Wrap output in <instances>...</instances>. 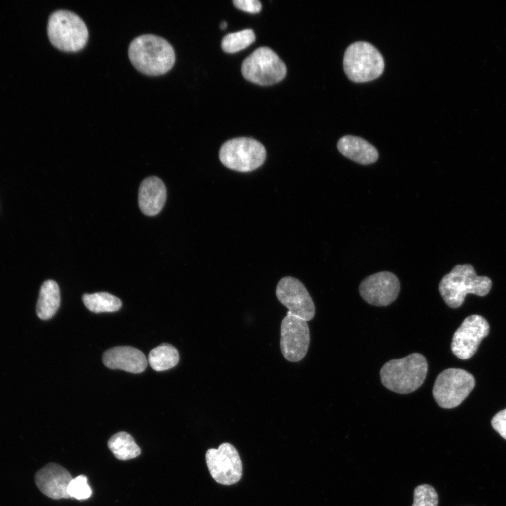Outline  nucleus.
Listing matches in <instances>:
<instances>
[{
  "mask_svg": "<svg viewBox=\"0 0 506 506\" xmlns=\"http://www.w3.org/2000/svg\"><path fill=\"white\" fill-rule=\"evenodd\" d=\"M128 53L135 67L149 75L167 72L175 62L172 46L164 38L153 34L134 38L129 44Z\"/></svg>",
  "mask_w": 506,
  "mask_h": 506,
  "instance_id": "obj_1",
  "label": "nucleus"
},
{
  "mask_svg": "<svg viewBox=\"0 0 506 506\" xmlns=\"http://www.w3.org/2000/svg\"><path fill=\"white\" fill-rule=\"evenodd\" d=\"M491 287V278L478 275L472 265L465 264L455 265L446 274L439 284V290L445 303L457 309L463 304L467 294L484 297Z\"/></svg>",
  "mask_w": 506,
  "mask_h": 506,
  "instance_id": "obj_2",
  "label": "nucleus"
},
{
  "mask_svg": "<svg viewBox=\"0 0 506 506\" xmlns=\"http://www.w3.org/2000/svg\"><path fill=\"white\" fill-rule=\"evenodd\" d=\"M428 363L418 353L399 359H391L380 370L382 384L398 394H410L420 388L427 377Z\"/></svg>",
  "mask_w": 506,
  "mask_h": 506,
  "instance_id": "obj_3",
  "label": "nucleus"
},
{
  "mask_svg": "<svg viewBox=\"0 0 506 506\" xmlns=\"http://www.w3.org/2000/svg\"><path fill=\"white\" fill-rule=\"evenodd\" d=\"M47 33L50 41L66 51L82 49L86 44L89 32L84 20L69 10H57L49 16Z\"/></svg>",
  "mask_w": 506,
  "mask_h": 506,
  "instance_id": "obj_4",
  "label": "nucleus"
},
{
  "mask_svg": "<svg viewBox=\"0 0 506 506\" xmlns=\"http://www.w3.org/2000/svg\"><path fill=\"white\" fill-rule=\"evenodd\" d=\"M343 67L350 80L363 83L379 77L384 71V62L380 52L372 44L356 41L346 48Z\"/></svg>",
  "mask_w": 506,
  "mask_h": 506,
  "instance_id": "obj_5",
  "label": "nucleus"
},
{
  "mask_svg": "<svg viewBox=\"0 0 506 506\" xmlns=\"http://www.w3.org/2000/svg\"><path fill=\"white\" fill-rule=\"evenodd\" d=\"M266 156L264 146L258 141L247 137L235 138L225 142L219 150L222 164L232 170L248 172L263 164Z\"/></svg>",
  "mask_w": 506,
  "mask_h": 506,
  "instance_id": "obj_6",
  "label": "nucleus"
},
{
  "mask_svg": "<svg viewBox=\"0 0 506 506\" xmlns=\"http://www.w3.org/2000/svg\"><path fill=\"white\" fill-rule=\"evenodd\" d=\"M475 386L474 376L463 369L448 368L437 376L432 389L437 404L450 409L458 406Z\"/></svg>",
  "mask_w": 506,
  "mask_h": 506,
  "instance_id": "obj_7",
  "label": "nucleus"
},
{
  "mask_svg": "<svg viewBox=\"0 0 506 506\" xmlns=\"http://www.w3.org/2000/svg\"><path fill=\"white\" fill-rule=\"evenodd\" d=\"M241 72L247 81L268 86L280 82L285 77L287 69L283 60L271 48L262 46L243 60Z\"/></svg>",
  "mask_w": 506,
  "mask_h": 506,
  "instance_id": "obj_8",
  "label": "nucleus"
},
{
  "mask_svg": "<svg viewBox=\"0 0 506 506\" xmlns=\"http://www.w3.org/2000/svg\"><path fill=\"white\" fill-rule=\"evenodd\" d=\"M206 463L212 478L226 486L238 483L242 475V465L236 448L223 443L218 448H209L205 455Z\"/></svg>",
  "mask_w": 506,
  "mask_h": 506,
  "instance_id": "obj_9",
  "label": "nucleus"
},
{
  "mask_svg": "<svg viewBox=\"0 0 506 506\" xmlns=\"http://www.w3.org/2000/svg\"><path fill=\"white\" fill-rule=\"evenodd\" d=\"M310 343V332L307 322L289 312L280 324V346L284 358L290 362L304 358Z\"/></svg>",
  "mask_w": 506,
  "mask_h": 506,
  "instance_id": "obj_10",
  "label": "nucleus"
},
{
  "mask_svg": "<svg viewBox=\"0 0 506 506\" xmlns=\"http://www.w3.org/2000/svg\"><path fill=\"white\" fill-rule=\"evenodd\" d=\"M489 330V324L484 317L476 314L469 316L453 336L450 345L453 353L462 360L470 358Z\"/></svg>",
  "mask_w": 506,
  "mask_h": 506,
  "instance_id": "obj_11",
  "label": "nucleus"
},
{
  "mask_svg": "<svg viewBox=\"0 0 506 506\" xmlns=\"http://www.w3.org/2000/svg\"><path fill=\"white\" fill-rule=\"evenodd\" d=\"M276 296L292 316L306 321L314 317L316 310L313 301L299 280L291 276L283 278L277 285Z\"/></svg>",
  "mask_w": 506,
  "mask_h": 506,
  "instance_id": "obj_12",
  "label": "nucleus"
},
{
  "mask_svg": "<svg viewBox=\"0 0 506 506\" xmlns=\"http://www.w3.org/2000/svg\"><path fill=\"white\" fill-rule=\"evenodd\" d=\"M400 292V282L395 274L380 271L365 278L359 285L362 298L368 304L385 306L394 302Z\"/></svg>",
  "mask_w": 506,
  "mask_h": 506,
  "instance_id": "obj_13",
  "label": "nucleus"
},
{
  "mask_svg": "<svg viewBox=\"0 0 506 506\" xmlns=\"http://www.w3.org/2000/svg\"><path fill=\"white\" fill-rule=\"evenodd\" d=\"M72 479L65 467L53 462L47 464L35 474V483L39 491L53 500L70 498L67 486Z\"/></svg>",
  "mask_w": 506,
  "mask_h": 506,
  "instance_id": "obj_14",
  "label": "nucleus"
},
{
  "mask_svg": "<svg viewBox=\"0 0 506 506\" xmlns=\"http://www.w3.org/2000/svg\"><path fill=\"white\" fill-rule=\"evenodd\" d=\"M104 365L110 369H119L132 373L145 370L148 361L138 349L131 346H116L106 351L103 356Z\"/></svg>",
  "mask_w": 506,
  "mask_h": 506,
  "instance_id": "obj_15",
  "label": "nucleus"
},
{
  "mask_svg": "<svg viewBox=\"0 0 506 506\" xmlns=\"http://www.w3.org/2000/svg\"><path fill=\"white\" fill-rule=\"evenodd\" d=\"M167 189L162 181L157 176L144 179L138 190V205L147 216L157 214L164 205Z\"/></svg>",
  "mask_w": 506,
  "mask_h": 506,
  "instance_id": "obj_16",
  "label": "nucleus"
},
{
  "mask_svg": "<svg viewBox=\"0 0 506 506\" xmlns=\"http://www.w3.org/2000/svg\"><path fill=\"white\" fill-rule=\"evenodd\" d=\"M337 148L346 157L363 165L374 163L379 157L375 146L355 136L346 135L339 138Z\"/></svg>",
  "mask_w": 506,
  "mask_h": 506,
  "instance_id": "obj_17",
  "label": "nucleus"
},
{
  "mask_svg": "<svg viewBox=\"0 0 506 506\" xmlns=\"http://www.w3.org/2000/svg\"><path fill=\"white\" fill-rule=\"evenodd\" d=\"M60 304V289L57 283L48 280L41 286L36 311L37 316L42 320L52 318Z\"/></svg>",
  "mask_w": 506,
  "mask_h": 506,
  "instance_id": "obj_18",
  "label": "nucleus"
},
{
  "mask_svg": "<svg viewBox=\"0 0 506 506\" xmlns=\"http://www.w3.org/2000/svg\"><path fill=\"white\" fill-rule=\"evenodd\" d=\"M108 446L115 457L119 460H128L138 457L141 450L132 436L126 432L113 434L108 441Z\"/></svg>",
  "mask_w": 506,
  "mask_h": 506,
  "instance_id": "obj_19",
  "label": "nucleus"
},
{
  "mask_svg": "<svg viewBox=\"0 0 506 506\" xmlns=\"http://www.w3.org/2000/svg\"><path fill=\"white\" fill-rule=\"evenodd\" d=\"M179 361L178 350L171 344L164 343L152 349L148 355V362L156 371L169 370Z\"/></svg>",
  "mask_w": 506,
  "mask_h": 506,
  "instance_id": "obj_20",
  "label": "nucleus"
},
{
  "mask_svg": "<svg viewBox=\"0 0 506 506\" xmlns=\"http://www.w3.org/2000/svg\"><path fill=\"white\" fill-rule=\"evenodd\" d=\"M82 301L85 306L94 313L114 312L122 306L118 297L105 292L84 294Z\"/></svg>",
  "mask_w": 506,
  "mask_h": 506,
  "instance_id": "obj_21",
  "label": "nucleus"
},
{
  "mask_svg": "<svg viewBox=\"0 0 506 506\" xmlns=\"http://www.w3.org/2000/svg\"><path fill=\"white\" fill-rule=\"evenodd\" d=\"M254 41L253 30L245 29L226 34L222 39L221 48L226 53H233L245 49Z\"/></svg>",
  "mask_w": 506,
  "mask_h": 506,
  "instance_id": "obj_22",
  "label": "nucleus"
},
{
  "mask_svg": "<svg viewBox=\"0 0 506 506\" xmlns=\"http://www.w3.org/2000/svg\"><path fill=\"white\" fill-rule=\"evenodd\" d=\"M438 494L429 484L417 486L414 490L413 506H438Z\"/></svg>",
  "mask_w": 506,
  "mask_h": 506,
  "instance_id": "obj_23",
  "label": "nucleus"
},
{
  "mask_svg": "<svg viewBox=\"0 0 506 506\" xmlns=\"http://www.w3.org/2000/svg\"><path fill=\"white\" fill-rule=\"evenodd\" d=\"M67 493L70 498L79 500L89 498L92 491L88 484L87 477L82 474L73 478L67 486Z\"/></svg>",
  "mask_w": 506,
  "mask_h": 506,
  "instance_id": "obj_24",
  "label": "nucleus"
},
{
  "mask_svg": "<svg viewBox=\"0 0 506 506\" xmlns=\"http://www.w3.org/2000/svg\"><path fill=\"white\" fill-rule=\"evenodd\" d=\"M491 425L506 440V408L500 410L493 416Z\"/></svg>",
  "mask_w": 506,
  "mask_h": 506,
  "instance_id": "obj_25",
  "label": "nucleus"
},
{
  "mask_svg": "<svg viewBox=\"0 0 506 506\" xmlns=\"http://www.w3.org/2000/svg\"><path fill=\"white\" fill-rule=\"evenodd\" d=\"M235 6L248 13H258L261 9V2L258 0H234Z\"/></svg>",
  "mask_w": 506,
  "mask_h": 506,
  "instance_id": "obj_26",
  "label": "nucleus"
},
{
  "mask_svg": "<svg viewBox=\"0 0 506 506\" xmlns=\"http://www.w3.org/2000/svg\"><path fill=\"white\" fill-rule=\"evenodd\" d=\"M220 27H221V29H225V28L227 27V23H226V22H224V21L222 22L221 23V25H220Z\"/></svg>",
  "mask_w": 506,
  "mask_h": 506,
  "instance_id": "obj_27",
  "label": "nucleus"
}]
</instances>
